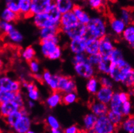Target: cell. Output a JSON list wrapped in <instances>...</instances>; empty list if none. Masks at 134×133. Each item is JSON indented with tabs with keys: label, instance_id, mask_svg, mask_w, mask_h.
Here are the masks:
<instances>
[{
	"label": "cell",
	"instance_id": "cell-7",
	"mask_svg": "<svg viewBox=\"0 0 134 133\" xmlns=\"http://www.w3.org/2000/svg\"><path fill=\"white\" fill-rule=\"evenodd\" d=\"M73 65L74 70L78 76L87 80L95 76L96 69L95 66L90 64L87 60Z\"/></svg>",
	"mask_w": 134,
	"mask_h": 133
},
{
	"label": "cell",
	"instance_id": "cell-35",
	"mask_svg": "<svg viewBox=\"0 0 134 133\" xmlns=\"http://www.w3.org/2000/svg\"><path fill=\"white\" fill-rule=\"evenodd\" d=\"M111 60L109 57H103L102 60L95 66L96 70H97L101 74H108L110 71Z\"/></svg>",
	"mask_w": 134,
	"mask_h": 133
},
{
	"label": "cell",
	"instance_id": "cell-12",
	"mask_svg": "<svg viewBox=\"0 0 134 133\" xmlns=\"http://www.w3.org/2000/svg\"><path fill=\"white\" fill-rule=\"evenodd\" d=\"M32 18L33 24L39 29L50 26H59L53 22L47 13L35 14L32 16Z\"/></svg>",
	"mask_w": 134,
	"mask_h": 133
},
{
	"label": "cell",
	"instance_id": "cell-38",
	"mask_svg": "<svg viewBox=\"0 0 134 133\" xmlns=\"http://www.w3.org/2000/svg\"><path fill=\"white\" fill-rule=\"evenodd\" d=\"M79 99L76 91L62 94V104L66 105H71L76 102Z\"/></svg>",
	"mask_w": 134,
	"mask_h": 133
},
{
	"label": "cell",
	"instance_id": "cell-50",
	"mask_svg": "<svg viewBox=\"0 0 134 133\" xmlns=\"http://www.w3.org/2000/svg\"><path fill=\"white\" fill-rule=\"evenodd\" d=\"M109 58H110L111 62H117V61L119 60V59H122V58H124V56H123L122 51L119 49L115 47L113 50Z\"/></svg>",
	"mask_w": 134,
	"mask_h": 133
},
{
	"label": "cell",
	"instance_id": "cell-17",
	"mask_svg": "<svg viewBox=\"0 0 134 133\" xmlns=\"http://www.w3.org/2000/svg\"><path fill=\"white\" fill-rule=\"evenodd\" d=\"M113 94L114 90H113V88L100 86L98 91L95 94V100L108 105Z\"/></svg>",
	"mask_w": 134,
	"mask_h": 133
},
{
	"label": "cell",
	"instance_id": "cell-13",
	"mask_svg": "<svg viewBox=\"0 0 134 133\" xmlns=\"http://www.w3.org/2000/svg\"><path fill=\"white\" fill-rule=\"evenodd\" d=\"M22 108L23 107L20 106L14 100L0 104V117L5 118L10 114Z\"/></svg>",
	"mask_w": 134,
	"mask_h": 133
},
{
	"label": "cell",
	"instance_id": "cell-44",
	"mask_svg": "<svg viewBox=\"0 0 134 133\" xmlns=\"http://www.w3.org/2000/svg\"><path fill=\"white\" fill-rule=\"evenodd\" d=\"M99 81L100 86L109 88L113 87L114 81L108 74H102V76L99 78Z\"/></svg>",
	"mask_w": 134,
	"mask_h": 133
},
{
	"label": "cell",
	"instance_id": "cell-33",
	"mask_svg": "<svg viewBox=\"0 0 134 133\" xmlns=\"http://www.w3.org/2000/svg\"><path fill=\"white\" fill-rule=\"evenodd\" d=\"M123 103L119 97L118 92H114L113 96L108 104L109 109L111 111L119 112L121 113V108Z\"/></svg>",
	"mask_w": 134,
	"mask_h": 133
},
{
	"label": "cell",
	"instance_id": "cell-47",
	"mask_svg": "<svg viewBox=\"0 0 134 133\" xmlns=\"http://www.w3.org/2000/svg\"><path fill=\"white\" fill-rule=\"evenodd\" d=\"M28 64L30 71H31V72L33 75L39 74L40 72V64L38 60L35 59V58L34 59H32V60L29 62Z\"/></svg>",
	"mask_w": 134,
	"mask_h": 133
},
{
	"label": "cell",
	"instance_id": "cell-59",
	"mask_svg": "<svg viewBox=\"0 0 134 133\" xmlns=\"http://www.w3.org/2000/svg\"><path fill=\"white\" fill-rule=\"evenodd\" d=\"M131 1H134V0H131Z\"/></svg>",
	"mask_w": 134,
	"mask_h": 133
},
{
	"label": "cell",
	"instance_id": "cell-41",
	"mask_svg": "<svg viewBox=\"0 0 134 133\" xmlns=\"http://www.w3.org/2000/svg\"><path fill=\"white\" fill-rule=\"evenodd\" d=\"M134 83V69H132L128 72L126 74L125 77L122 81H121V83L122 84L124 87L130 89L131 87L133 85Z\"/></svg>",
	"mask_w": 134,
	"mask_h": 133
},
{
	"label": "cell",
	"instance_id": "cell-54",
	"mask_svg": "<svg viewBox=\"0 0 134 133\" xmlns=\"http://www.w3.org/2000/svg\"><path fill=\"white\" fill-rule=\"evenodd\" d=\"M35 106V101L29 100L27 101V107L29 108H32Z\"/></svg>",
	"mask_w": 134,
	"mask_h": 133
},
{
	"label": "cell",
	"instance_id": "cell-40",
	"mask_svg": "<svg viewBox=\"0 0 134 133\" xmlns=\"http://www.w3.org/2000/svg\"><path fill=\"white\" fill-rule=\"evenodd\" d=\"M120 18L124 21L126 25L133 23V16L131 10L128 8H123L120 12Z\"/></svg>",
	"mask_w": 134,
	"mask_h": 133
},
{
	"label": "cell",
	"instance_id": "cell-22",
	"mask_svg": "<svg viewBox=\"0 0 134 133\" xmlns=\"http://www.w3.org/2000/svg\"><path fill=\"white\" fill-rule=\"evenodd\" d=\"M109 25H110L111 31L117 36H121L126 26L125 23L120 17H111Z\"/></svg>",
	"mask_w": 134,
	"mask_h": 133
},
{
	"label": "cell",
	"instance_id": "cell-1",
	"mask_svg": "<svg viewBox=\"0 0 134 133\" xmlns=\"http://www.w3.org/2000/svg\"><path fill=\"white\" fill-rule=\"evenodd\" d=\"M59 36L50 39L40 40V52L46 58L50 60H58L62 56V50L59 45Z\"/></svg>",
	"mask_w": 134,
	"mask_h": 133
},
{
	"label": "cell",
	"instance_id": "cell-39",
	"mask_svg": "<svg viewBox=\"0 0 134 133\" xmlns=\"http://www.w3.org/2000/svg\"><path fill=\"white\" fill-rule=\"evenodd\" d=\"M46 123L51 130L60 129L61 125L58 119L53 115H48L46 119Z\"/></svg>",
	"mask_w": 134,
	"mask_h": 133
},
{
	"label": "cell",
	"instance_id": "cell-57",
	"mask_svg": "<svg viewBox=\"0 0 134 133\" xmlns=\"http://www.w3.org/2000/svg\"><path fill=\"white\" fill-rule=\"evenodd\" d=\"M51 132L52 133H60L63 131H61V129H53V130H51Z\"/></svg>",
	"mask_w": 134,
	"mask_h": 133
},
{
	"label": "cell",
	"instance_id": "cell-37",
	"mask_svg": "<svg viewBox=\"0 0 134 133\" xmlns=\"http://www.w3.org/2000/svg\"><path fill=\"white\" fill-rule=\"evenodd\" d=\"M21 56L22 59L28 63L30 61L32 60L36 56V51L32 46H28L22 50L21 52Z\"/></svg>",
	"mask_w": 134,
	"mask_h": 133
},
{
	"label": "cell",
	"instance_id": "cell-14",
	"mask_svg": "<svg viewBox=\"0 0 134 133\" xmlns=\"http://www.w3.org/2000/svg\"><path fill=\"white\" fill-rule=\"evenodd\" d=\"M90 112L97 116V117L102 116H106L107 115L109 111L108 105L105 104L104 103L98 101L97 100H93L90 103L89 105Z\"/></svg>",
	"mask_w": 134,
	"mask_h": 133
},
{
	"label": "cell",
	"instance_id": "cell-11",
	"mask_svg": "<svg viewBox=\"0 0 134 133\" xmlns=\"http://www.w3.org/2000/svg\"><path fill=\"white\" fill-rule=\"evenodd\" d=\"M115 48L114 42L111 38L105 36L99 40V49L98 52L102 57H109L113 50Z\"/></svg>",
	"mask_w": 134,
	"mask_h": 133
},
{
	"label": "cell",
	"instance_id": "cell-21",
	"mask_svg": "<svg viewBox=\"0 0 134 133\" xmlns=\"http://www.w3.org/2000/svg\"><path fill=\"white\" fill-rule=\"evenodd\" d=\"M72 11L75 14L79 23L86 25L88 23L91 17L84 10L82 7L80 6V5H78V4H75Z\"/></svg>",
	"mask_w": 134,
	"mask_h": 133
},
{
	"label": "cell",
	"instance_id": "cell-9",
	"mask_svg": "<svg viewBox=\"0 0 134 133\" xmlns=\"http://www.w3.org/2000/svg\"><path fill=\"white\" fill-rule=\"evenodd\" d=\"M32 120L27 113H24L23 116L19 119L16 124L11 129L15 132L18 133H28L31 129Z\"/></svg>",
	"mask_w": 134,
	"mask_h": 133
},
{
	"label": "cell",
	"instance_id": "cell-23",
	"mask_svg": "<svg viewBox=\"0 0 134 133\" xmlns=\"http://www.w3.org/2000/svg\"><path fill=\"white\" fill-rule=\"evenodd\" d=\"M39 37L40 40L50 39L58 36L61 32L60 26H50L39 29Z\"/></svg>",
	"mask_w": 134,
	"mask_h": 133
},
{
	"label": "cell",
	"instance_id": "cell-56",
	"mask_svg": "<svg viewBox=\"0 0 134 133\" xmlns=\"http://www.w3.org/2000/svg\"><path fill=\"white\" fill-rule=\"evenodd\" d=\"M3 66H4L3 60V59L1 58V57L0 56V72L2 70L3 68Z\"/></svg>",
	"mask_w": 134,
	"mask_h": 133
},
{
	"label": "cell",
	"instance_id": "cell-30",
	"mask_svg": "<svg viewBox=\"0 0 134 133\" xmlns=\"http://www.w3.org/2000/svg\"><path fill=\"white\" fill-rule=\"evenodd\" d=\"M100 87V84L99 79L95 76L87 80L86 90L90 94L95 96Z\"/></svg>",
	"mask_w": 134,
	"mask_h": 133
},
{
	"label": "cell",
	"instance_id": "cell-49",
	"mask_svg": "<svg viewBox=\"0 0 134 133\" xmlns=\"http://www.w3.org/2000/svg\"><path fill=\"white\" fill-rule=\"evenodd\" d=\"M103 57L101 56V54L98 52V53L91 54V55L87 56V60L90 64L92 65L95 67L99 63V62L102 60Z\"/></svg>",
	"mask_w": 134,
	"mask_h": 133
},
{
	"label": "cell",
	"instance_id": "cell-18",
	"mask_svg": "<svg viewBox=\"0 0 134 133\" xmlns=\"http://www.w3.org/2000/svg\"><path fill=\"white\" fill-rule=\"evenodd\" d=\"M86 37L79 38L70 40L69 43V49L73 54L85 53Z\"/></svg>",
	"mask_w": 134,
	"mask_h": 133
},
{
	"label": "cell",
	"instance_id": "cell-19",
	"mask_svg": "<svg viewBox=\"0 0 134 133\" xmlns=\"http://www.w3.org/2000/svg\"><path fill=\"white\" fill-rule=\"evenodd\" d=\"M79 23L73 12L69 11L62 14L60 20V29L70 27Z\"/></svg>",
	"mask_w": 134,
	"mask_h": 133
},
{
	"label": "cell",
	"instance_id": "cell-4",
	"mask_svg": "<svg viewBox=\"0 0 134 133\" xmlns=\"http://www.w3.org/2000/svg\"><path fill=\"white\" fill-rule=\"evenodd\" d=\"M21 82L7 74L0 75V90L17 93L21 90Z\"/></svg>",
	"mask_w": 134,
	"mask_h": 133
},
{
	"label": "cell",
	"instance_id": "cell-51",
	"mask_svg": "<svg viewBox=\"0 0 134 133\" xmlns=\"http://www.w3.org/2000/svg\"><path fill=\"white\" fill-rule=\"evenodd\" d=\"M87 55L86 53H80L77 54H74L73 57V63H81V62L87 61Z\"/></svg>",
	"mask_w": 134,
	"mask_h": 133
},
{
	"label": "cell",
	"instance_id": "cell-27",
	"mask_svg": "<svg viewBox=\"0 0 134 133\" xmlns=\"http://www.w3.org/2000/svg\"><path fill=\"white\" fill-rule=\"evenodd\" d=\"M53 3L62 14L71 11L75 5L72 0H53Z\"/></svg>",
	"mask_w": 134,
	"mask_h": 133
},
{
	"label": "cell",
	"instance_id": "cell-29",
	"mask_svg": "<svg viewBox=\"0 0 134 133\" xmlns=\"http://www.w3.org/2000/svg\"><path fill=\"white\" fill-rule=\"evenodd\" d=\"M20 17V15L14 13L8 8L5 7L0 13V20L7 22L14 23Z\"/></svg>",
	"mask_w": 134,
	"mask_h": 133
},
{
	"label": "cell",
	"instance_id": "cell-36",
	"mask_svg": "<svg viewBox=\"0 0 134 133\" xmlns=\"http://www.w3.org/2000/svg\"><path fill=\"white\" fill-rule=\"evenodd\" d=\"M119 129L126 132L134 133V116L130 115L124 118Z\"/></svg>",
	"mask_w": 134,
	"mask_h": 133
},
{
	"label": "cell",
	"instance_id": "cell-58",
	"mask_svg": "<svg viewBox=\"0 0 134 133\" xmlns=\"http://www.w3.org/2000/svg\"><path fill=\"white\" fill-rule=\"evenodd\" d=\"M72 1H73L75 4H76V3H77L80 2V1H81L82 0H72Z\"/></svg>",
	"mask_w": 134,
	"mask_h": 133
},
{
	"label": "cell",
	"instance_id": "cell-42",
	"mask_svg": "<svg viewBox=\"0 0 134 133\" xmlns=\"http://www.w3.org/2000/svg\"><path fill=\"white\" fill-rule=\"evenodd\" d=\"M16 93L0 90V104L15 100Z\"/></svg>",
	"mask_w": 134,
	"mask_h": 133
},
{
	"label": "cell",
	"instance_id": "cell-2",
	"mask_svg": "<svg viewBox=\"0 0 134 133\" xmlns=\"http://www.w3.org/2000/svg\"><path fill=\"white\" fill-rule=\"evenodd\" d=\"M87 36L95 38L100 40L106 36L108 33V25L106 20L102 16L91 17L86 25Z\"/></svg>",
	"mask_w": 134,
	"mask_h": 133
},
{
	"label": "cell",
	"instance_id": "cell-5",
	"mask_svg": "<svg viewBox=\"0 0 134 133\" xmlns=\"http://www.w3.org/2000/svg\"><path fill=\"white\" fill-rule=\"evenodd\" d=\"M61 32L70 40L87 36V27L86 25L77 23L68 28H62Z\"/></svg>",
	"mask_w": 134,
	"mask_h": 133
},
{
	"label": "cell",
	"instance_id": "cell-53",
	"mask_svg": "<svg viewBox=\"0 0 134 133\" xmlns=\"http://www.w3.org/2000/svg\"><path fill=\"white\" fill-rule=\"evenodd\" d=\"M119 94V97L120 100H121L122 103L125 102V101H128V100H130V95L128 93L124 91H121L118 92Z\"/></svg>",
	"mask_w": 134,
	"mask_h": 133
},
{
	"label": "cell",
	"instance_id": "cell-26",
	"mask_svg": "<svg viewBox=\"0 0 134 133\" xmlns=\"http://www.w3.org/2000/svg\"><path fill=\"white\" fill-rule=\"evenodd\" d=\"M24 113H27V111L25 108V107H23L20 110H19V111H17L16 112H13V113L10 114V115H9V116H7L6 118L3 119L8 127L10 129H12Z\"/></svg>",
	"mask_w": 134,
	"mask_h": 133
},
{
	"label": "cell",
	"instance_id": "cell-10",
	"mask_svg": "<svg viewBox=\"0 0 134 133\" xmlns=\"http://www.w3.org/2000/svg\"><path fill=\"white\" fill-rule=\"evenodd\" d=\"M53 4V0H31V14L47 13Z\"/></svg>",
	"mask_w": 134,
	"mask_h": 133
},
{
	"label": "cell",
	"instance_id": "cell-31",
	"mask_svg": "<svg viewBox=\"0 0 134 133\" xmlns=\"http://www.w3.org/2000/svg\"><path fill=\"white\" fill-rule=\"evenodd\" d=\"M121 36L123 40L129 45L134 43V22L126 26Z\"/></svg>",
	"mask_w": 134,
	"mask_h": 133
},
{
	"label": "cell",
	"instance_id": "cell-48",
	"mask_svg": "<svg viewBox=\"0 0 134 133\" xmlns=\"http://www.w3.org/2000/svg\"><path fill=\"white\" fill-rule=\"evenodd\" d=\"M132 103L130 100L125 101L122 104V108H121V114L123 115L124 118L128 117V116L132 115Z\"/></svg>",
	"mask_w": 134,
	"mask_h": 133
},
{
	"label": "cell",
	"instance_id": "cell-55",
	"mask_svg": "<svg viewBox=\"0 0 134 133\" xmlns=\"http://www.w3.org/2000/svg\"><path fill=\"white\" fill-rule=\"evenodd\" d=\"M130 90H129V92H128V93L130 94V96H134V83L133 84V85H132V87H131V88H130Z\"/></svg>",
	"mask_w": 134,
	"mask_h": 133
},
{
	"label": "cell",
	"instance_id": "cell-16",
	"mask_svg": "<svg viewBox=\"0 0 134 133\" xmlns=\"http://www.w3.org/2000/svg\"><path fill=\"white\" fill-rule=\"evenodd\" d=\"M58 75L53 74L49 70H44L42 74V82L46 84L52 91L57 90Z\"/></svg>",
	"mask_w": 134,
	"mask_h": 133
},
{
	"label": "cell",
	"instance_id": "cell-52",
	"mask_svg": "<svg viewBox=\"0 0 134 133\" xmlns=\"http://www.w3.org/2000/svg\"><path fill=\"white\" fill-rule=\"evenodd\" d=\"M63 132L65 133H79L80 132V129L76 125H71L65 129Z\"/></svg>",
	"mask_w": 134,
	"mask_h": 133
},
{
	"label": "cell",
	"instance_id": "cell-46",
	"mask_svg": "<svg viewBox=\"0 0 134 133\" xmlns=\"http://www.w3.org/2000/svg\"><path fill=\"white\" fill-rule=\"evenodd\" d=\"M86 1L91 9L96 10H100L105 4V0H86Z\"/></svg>",
	"mask_w": 134,
	"mask_h": 133
},
{
	"label": "cell",
	"instance_id": "cell-60",
	"mask_svg": "<svg viewBox=\"0 0 134 133\" xmlns=\"http://www.w3.org/2000/svg\"><path fill=\"white\" fill-rule=\"evenodd\" d=\"M0 1H1V0H0Z\"/></svg>",
	"mask_w": 134,
	"mask_h": 133
},
{
	"label": "cell",
	"instance_id": "cell-8",
	"mask_svg": "<svg viewBox=\"0 0 134 133\" xmlns=\"http://www.w3.org/2000/svg\"><path fill=\"white\" fill-rule=\"evenodd\" d=\"M76 82L71 77L64 75H58V89L62 94L69 92L76 91Z\"/></svg>",
	"mask_w": 134,
	"mask_h": 133
},
{
	"label": "cell",
	"instance_id": "cell-32",
	"mask_svg": "<svg viewBox=\"0 0 134 133\" xmlns=\"http://www.w3.org/2000/svg\"><path fill=\"white\" fill-rule=\"evenodd\" d=\"M5 36L7 38L8 40L12 44L19 45L22 43L24 40V36L18 29L14 28L10 32H9Z\"/></svg>",
	"mask_w": 134,
	"mask_h": 133
},
{
	"label": "cell",
	"instance_id": "cell-25",
	"mask_svg": "<svg viewBox=\"0 0 134 133\" xmlns=\"http://www.w3.org/2000/svg\"><path fill=\"white\" fill-rule=\"evenodd\" d=\"M99 49V40L95 38L87 36L86 41L85 53L88 55L96 54Z\"/></svg>",
	"mask_w": 134,
	"mask_h": 133
},
{
	"label": "cell",
	"instance_id": "cell-6",
	"mask_svg": "<svg viewBox=\"0 0 134 133\" xmlns=\"http://www.w3.org/2000/svg\"><path fill=\"white\" fill-rule=\"evenodd\" d=\"M119 129L109 120L108 116H102L97 118L96 124L93 129L95 133H113Z\"/></svg>",
	"mask_w": 134,
	"mask_h": 133
},
{
	"label": "cell",
	"instance_id": "cell-43",
	"mask_svg": "<svg viewBox=\"0 0 134 133\" xmlns=\"http://www.w3.org/2000/svg\"><path fill=\"white\" fill-rule=\"evenodd\" d=\"M5 6L14 13L19 14L20 7H19V0H5Z\"/></svg>",
	"mask_w": 134,
	"mask_h": 133
},
{
	"label": "cell",
	"instance_id": "cell-20",
	"mask_svg": "<svg viewBox=\"0 0 134 133\" xmlns=\"http://www.w3.org/2000/svg\"><path fill=\"white\" fill-rule=\"evenodd\" d=\"M97 116L90 112L86 114L82 120V130L86 132H93L94 127L96 124Z\"/></svg>",
	"mask_w": 134,
	"mask_h": 133
},
{
	"label": "cell",
	"instance_id": "cell-45",
	"mask_svg": "<svg viewBox=\"0 0 134 133\" xmlns=\"http://www.w3.org/2000/svg\"><path fill=\"white\" fill-rule=\"evenodd\" d=\"M14 28L13 23L7 22V21L0 20V32H2L3 34H7Z\"/></svg>",
	"mask_w": 134,
	"mask_h": 133
},
{
	"label": "cell",
	"instance_id": "cell-3",
	"mask_svg": "<svg viewBox=\"0 0 134 133\" xmlns=\"http://www.w3.org/2000/svg\"><path fill=\"white\" fill-rule=\"evenodd\" d=\"M132 69L130 63L124 58L117 62H111L108 76L114 82L121 83L125 77L126 74Z\"/></svg>",
	"mask_w": 134,
	"mask_h": 133
},
{
	"label": "cell",
	"instance_id": "cell-34",
	"mask_svg": "<svg viewBox=\"0 0 134 133\" xmlns=\"http://www.w3.org/2000/svg\"><path fill=\"white\" fill-rule=\"evenodd\" d=\"M106 116H108L109 120L111 122V123L119 129L120 126H121V123H122V121L124 118L121 112H115V111L109 110Z\"/></svg>",
	"mask_w": 134,
	"mask_h": 133
},
{
	"label": "cell",
	"instance_id": "cell-15",
	"mask_svg": "<svg viewBox=\"0 0 134 133\" xmlns=\"http://www.w3.org/2000/svg\"><path fill=\"white\" fill-rule=\"evenodd\" d=\"M21 87L25 89L29 100H32L35 102L40 100V93L37 86L34 83L24 81L21 82Z\"/></svg>",
	"mask_w": 134,
	"mask_h": 133
},
{
	"label": "cell",
	"instance_id": "cell-24",
	"mask_svg": "<svg viewBox=\"0 0 134 133\" xmlns=\"http://www.w3.org/2000/svg\"><path fill=\"white\" fill-rule=\"evenodd\" d=\"M62 103V94L58 90L52 91L51 94L46 98V104L49 108H54Z\"/></svg>",
	"mask_w": 134,
	"mask_h": 133
},
{
	"label": "cell",
	"instance_id": "cell-28",
	"mask_svg": "<svg viewBox=\"0 0 134 133\" xmlns=\"http://www.w3.org/2000/svg\"><path fill=\"white\" fill-rule=\"evenodd\" d=\"M20 17H32L31 14V0H19Z\"/></svg>",
	"mask_w": 134,
	"mask_h": 133
}]
</instances>
